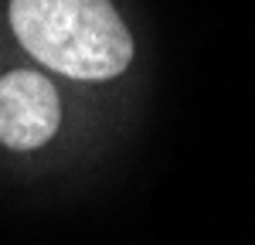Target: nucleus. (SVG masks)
<instances>
[{"label": "nucleus", "instance_id": "f257e3e1", "mask_svg": "<svg viewBox=\"0 0 255 245\" xmlns=\"http://www.w3.org/2000/svg\"><path fill=\"white\" fill-rule=\"evenodd\" d=\"M17 41L51 72L106 82L133 61V34L109 0H10Z\"/></svg>", "mask_w": 255, "mask_h": 245}, {"label": "nucleus", "instance_id": "f03ea898", "mask_svg": "<svg viewBox=\"0 0 255 245\" xmlns=\"http://www.w3.org/2000/svg\"><path fill=\"white\" fill-rule=\"evenodd\" d=\"M61 99L41 72L17 68L0 79V143L10 150H38L58 133Z\"/></svg>", "mask_w": 255, "mask_h": 245}]
</instances>
